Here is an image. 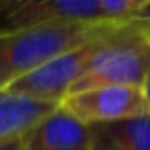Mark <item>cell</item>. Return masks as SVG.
Segmentation results:
<instances>
[{
	"mask_svg": "<svg viewBox=\"0 0 150 150\" xmlns=\"http://www.w3.org/2000/svg\"><path fill=\"white\" fill-rule=\"evenodd\" d=\"M91 150H150V112L91 125Z\"/></svg>",
	"mask_w": 150,
	"mask_h": 150,
	"instance_id": "7",
	"label": "cell"
},
{
	"mask_svg": "<svg viewBox=\"0 0 150 150\" xmlns=\"http://www.w3.org/2000/svg\"><path fill=\"white\" fill-rule=\"evenodd\" d=\"M57 106V103L0 91V141L21 137L30 125H34Z\"/></svg>",
	"mask_w": 150,
	"mask_h": 150,
	"instance_id": "8",
	"label": "cell"
},
{
	"mask_svg": "<svg viewBox=\"0 0 150 150\" xmlns=\"http://www.w3.org/2000/svg\"><path fill=\"white\" fill-rule=\"evenodd\" d=\"M141 19H144V21H148V23H150V8H148L146 11H144L143 15H141Z\"/></svg>",
	"mask_w": 150,
	"mask_h": 150,
	"instance_id": "11",
	"label": "cell"
},
{
	"mask_svg": "<svg viewBox=\"0 0 150 150\" xmlns=\"http://www.w3.org/2000/svg\"><path fill=\"white\" fill-rule=\"evenodd\" d=\"M150 80V23L137 17L103 44L89 70L70 88V93L105 86L146 88Z\"/></svg>",
	"mask_w": 150,
	"mask_h": 150,
	"instance_id": "2",
	"label": "cell"
},
{
	"mask_svg": "<svg viewBox=\"0 0 150 150\" xmlns=\"http://www.w3.org/2000/svg\"><path fill=\"white\" fill-rule=\"evenodd\" d=\"M61 106L89 125L118 122L150 112V103L144 89L127 86H105L70 93L61 101Z\"/></svg>",
	"mask_w": 150,
	"mask_h": 150,
	"instance_id": "5",
	"label": "cell"
},
{
	"mask_svg": "<svg viewBox=\"0 0 150 150\" xmlns=\"http://www.w3.org/2000/svg\"><path fill=\"white\" fill-rule=\"evenodd\" d=\"M110 36L91 40L84 46H78L74 50L65 51L59 57L46 63L44 67L36 69L34 72L23 76L17 82H13L4 91L61 105V101L69 95L70 88L89 70V67L93 65V59L97 57L103 44Z\"/></svg>",
	"mask_w": 150,
	"mask_h": 150,
	"instance_id": "3",
	"label": "cell"
},
{
	"mask_svg": "<svg viewBox=\"0 0 150 150\" xmlns=\"http://www.w3.org/2000/svg\"><path fill=\"white\" fill-rule=\"evenodd\" d=\"M127 21H59L0 33V91L69 50L114 34Z\"/></svg>",
	"mask_w": 150,
	"mask_h": 150,
	"instance_id": "1",
	"label": "cell"
},
{
	"mask_svg": "<svg viewBox=\"0 0 150 150\" xmlns=\"http://www.w3.org/2000/svg\"><path fill=\"white\" fill-rule=\"evenodd\" d=\"M59 21H106L99 0H0V33Z\"/></svg>",
	"mask_w": 150,
	"mask_h": 150,
	"instance_id": "4",
	"label": "cell"
},
{
	"mask_svg": "<svg viewBox=\"0 0 150 150\" xmlns=\"http://www.w3.org/2000/svg\"><path fill=\"white\" fill-rule=\"evenodd\" d=\"M0 150H25L21 143V137H13V139L0 141Z\"/></svg>",
	"mask_w": 150,
	"mask_h": 150,
	"instance_id": "10",
	"label": "cell"
},
{
	"mask_svg": "<svg viewBox=\"0 0 150 150\" xmlns=\"http://www.w3.org/2000/svg\"><path fill=\"white\" fill-rule=\"evenodd\" d=\"M144 93H146V97H148V103H150V80H148L146 88H144Z\"/></svg>",
	"mask_w": 150,
	"mask_h": 150,
	"instance_id": "12",
	"label": "cell"
},
{
	"mask_svg": "<svg viewBox=\"0 0 150 150\" xmlns=\"http://www.w3.org/2000/svg\"><path fill=\"white\" fill-rule=\"evenodd\" d=\"M25 150H91V125L59 105L21 135Z\"/></svg>",
	"mask_w": 150,
	"mask_h": 150,
	"instance_id": "6",
	"label": "cell"
},
{
	"mask_svg": "<svg viewBox=\"0 0 150 150\" xmlns=\"http://www.w3.org/2000/svg\"><path fill=\"white\" fill-rule=\"evenodd\" d=\"M106 21H131L150 8V0H99Z\"/></svg>",
	"mask_w": 150,
	"mask_h": 150,
	"instance_id": "9",
	"label": "cell"
}]
</instances>
